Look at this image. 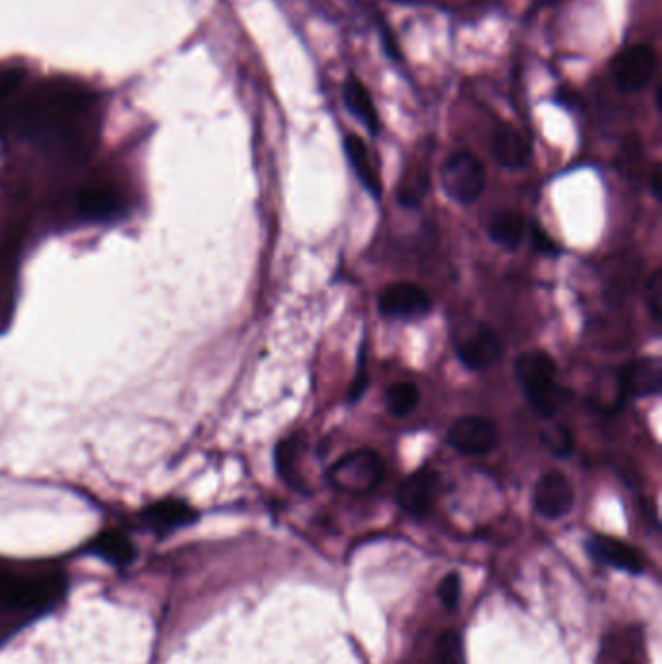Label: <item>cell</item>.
<instances>
[{"mask_svg": "<svg viewBox=\"0 0 662 664\" xmlns=\"http://www.w3.org/2000/svg\"><path fill=\"white\" fill-rule=\"evenodd\" d=\"M12 129L24 132L49 156L79 162L96 140V102L79 86L49 84L17 104Z\"/></svg>", "mask_w": 662, "mask_h": 664, "instance_id": "1", "label": "cell"}, {"mask_svg": "<svg viewBox=\"0 0 662 664\" xmlns=\"http://www.w3.org/2000/svg\"><path fill=\"white\" fill-rule=\"evenodd\" d=\"M64 586L67 581L57 571H0V603L12 610H45L61 598Z\"/></svg>", "mask_w": 662, "mask_h": 664, "instance_id": "2", "label": "cell"}, {"mask_svg": "<svg viewBox=\"0 0 662 664\" xmlns=\"http://www.w3.org/2000/svg\"><path fill=\"white\" fill-rule=\"evenodd\" d=\"M556 369L554 358L542 349H529L515 361V376L529 396L532 408L544 418H552L567 399L566 389L556 384Z\"/></svg>", "mask_w": 662, "mask_h": 664, "instance_id": "3", "label": "cell"}, {"mask_svg": "<svg viewBox=\"0 0 662 664\" xmlns=\"http://www.w3.org/2000/svg\"><path fill=\"white\" fill-rule=\"evenodd\" d=\"M383 461L371 449H359L354 453L344 454L340 461L332 464L329 481L334 488L348 494H367L374 491L379 482L383 481Z\"/></svg>", "mask_w": 662, "mask_h": 664, "instance_id": "4", "label": "cell"}, {"mask_svg": "<svg viewBox=\"0 0 662 664\" xmlns=\"http://www.w3.org/2000/svg\"><path fill=\"white\" fill-rule=\"evenodd\" d=\"M444 189L453 201L471 204L478 201L486 185V167L472 152H454L445 159L441 169Z\"/></svg>", "mask_w": 662, "mask_h": 664, "instance_id": "5", "label": "cell"}, {"mask_svg": "<svg viewBox=\"0 0 662 664\" xmlns=\"http://www.w3.org/2000/svg\"><path fill=\"white\" fill-rule=\"evenodd\" d=\"M657 64L659 57L651 45H631L614 57L612 76L622 92H639L653 79Z\"/></svg>", "mask_w": 662, "mask_h": 664, "instance_id": "6", "label": "cell"}, {"mask_svg": "<svg viewBox=\"0 0 662 664\" xmlns=\"http://www.w3.org/2000/svg\"><path fill=\"white\" fill-rule=\"evenodd\" d=\"M125 206L121 189L107 179H92L74 194V212L87 222H102L119 216Z\"/></svg>", "mask_w": 662, "mask_h": 664, "instance_id": "7", "label": "cell"}, {"mask_svg": "<svg viewBox=\"0 0 662 664\" xmlns=\"http://www.w3.org/2000/svg\"><path fill=\"white\" fill-rule=\"evenodd\" d=\"M447 441L459 453L469 456L489 453L497 443L496 424L482 416H462L451 424L447 431Z\"/></svg>", "mask_w": 662, "mask_h": 664, "instance_id": "8", "label": "cell"}, {"mask_svg": "<svg viewBox=\"0 0 662 664\" xmlns=\"http://www.w3.org/2000/svg\"><path fill=\"white\" fill-rule=\"evenodd\" d=\"M619 394L622 401L657 396L662 391V361L657 356L637 358L619 371Z\"/></svg>", "mask_w": 662, "mask_h": 664, "instance_id": "9", "label": "cell"}, {"mask_svg": "<svg viewBox=\"0 0 662 664\" xmlns=\"http://www.w3.org/2000/svg\"><path fill=\"white\" fill-rule=\"evenodd\" d=\"M432 297L424 288L412 282L391 284L379 296V311L387 317L399 319H418L429 313Z\"/></svg>", "mask_w": 662, "mask_h": 664, "instance_id": "10", "label": "cell"}, {"mask_svg": "<svg viewBox=\"0 0 662 664\" xmlns=\"http://www.w3.org/2000/svg\"><path fill=\"white\" fill-rule=\"evenodd\" d=\"M534 509L546 519L566 517L576 503V491L566 474L559 471L546 472L534 488Z\"/></svg>", "mask_w": 662, "mask_h": 664, "instance_id": "11", "label": "cell"}, {"mask_svg": "<svg viewBox=\"0 0 662 664\" xmlns=\"http://www.w3.org/2000/svg\"><path fill=\"white\" fill-rule=\"evenodd\" d=\"M501 341L486 324H476L457 344V356L469 369H488L501 358Z\"/></svg>", "mask_w": 662, "mask_h": 664, "instance_id": "12", "label": "cell"}, {"mask_svg": "<svg viewBox=\"0 0 662 664\" xmlns=\"http://www.w3.org/2000/svg\"><path fill=\"white\" fill-rule=\"evenodd\" d=\"M439 491V474L432 469L414 472L402 482L397 491L399 506L414 517H424L436 503Z\"/></svg>", "mask_w": 662, "mask_h": 664, "instance_id": "13", "label": "cell"}, {"mask_svg": "<svg viewBox=\"0 0 662 664\" xmlns=\"http://www.w3.org/2000/svg\"><path fill=\"white\" fill-rule=\"evenodd\" d=\"M587 548H589L594 559H599L606 566L628 571V573H641L643 571V556L624 541L604 536V534H596L589 541Z\"/></svg>", "mask_w": 662, "mask_h": 664, "instance_id": "14", "label": "cell"}, {"mask_svg": "<svg viewBox=\"0 0 662 664\" xmlns=\"http://www.w3.org/2000/svg\"><path fill=\"white\" fill-rule=\"evenodd\" d=\"M492 152L499 166L521 169L529 166L532 156L531 140L511 124H501L492 137Z\"/></svg>", "mask_w": 662, "mask_h": 664, "instance_id": "15", "label": "cell"}, {"mask_svg": "<svg viewBox=\"0 0 662 664\" xmlns=\"http://www.w3.org/2000/svg\"><path fill=\"white\" fill-rule=\"evenodd\" d=\"M344 104L348 107L350 114L359 119L367 131L371 134H379L381 122H379L374 99L369 96L367 87L354 74H350L346 84H344Z\"/></svg>", "mask_w": 662, "mask_h": 664, "instance_id": "16", "label": "cell"}, {"mask_svg": "<svg viewBox=\"0 0 662 664\" xmlns=\"http://www.w3.org/2000/svg\"><path fill=\"white\" fill-rule=\"evenodd\" d=\"M344 152H346V156H348L350 166L354 167V171H356L359 183L366 187L367 192H369L371 197L379 199V197H381V191H383V187H381V181H379V177H377L374 164H371V159H369V154H367L364 140L356 137V134H348V137L344 139Z\"/></svg>", "mask_w": 662, "mask_h": 664, "instance_id": "17", "label": "cell"}, {"mask_svg": "<svg viewBox=\"0 0 662 664\" xmlns=\"http://www.w3.org/2000/svg\"><path fill=\"white\" fill-rule=\"evenodd\" d=\"M488 232L492 241H496L497 245L513 251L523 241L524 216L519 210H501L489 222Z\"/></svg>", "mask_w": 662, "mask_h": 664, "instance_id": "18", "label": "cell"}, {"mask_svg": "<svg viewBox=\"0 0 662 664\" xmlns=\"http://www.w3.org/2000/svg\"><path fill=\"white\" fill-rule=\"evenodd\" d=\"M144 519H146V523L156 529H175V526L194 521L197 513L185 501L166 499V501H157L154 506H150L144 511Z\"/></svg>", "mask_w": 662, "mask_h": 664, "instance_id": "19", "label": "cell"}, {"mask_svg": "<svg viewBox=\"0 0 662 664\" xmlns=\"http://www.w3.org/2000/svg\"><path fill=\"white\" fill-rule=\"evenodd\" d=\"M92 550L114 564H129L134 556V548H132L129 536H125L119 531H105V533L97 534L92 542Z\"/></svg>", "mask_w": 662, "mask_h": 664, "instance_id": "20", "label": "cell"}, {"mask_svg": "<svg viewBox=\"0 0 662 664\" xmlns=\"http://www.w3.org/2000/svg\"><path fill=\"white\" fill-rule=\"evenodd\" d=\"M418 387L414 383H409V381L392 384V387H389L387 394H385L387 411L391 412L392 416H397V418L409 416L410 412H414V408L418 406Z\"/></svg>", "mask_w": 662, "mask_h": 664, "instance_id": "21", "label": "cell"}, {"mask_svg": "<svg viewBox=\"0 0 662 664\" xmlns=\"http://www.w3.org/2000/svg\"><path fill=\"white\" fill-rule=\"evenodd\" d=\"M542 446L558 459H564L574 451V436L564 424H554L541 431Z\"/></svg>", "mask_w": 662, "mask_h": 664, "instance_id": "22", "label": "cell"}, {"mask_svg": "<svg viewBox=\"0 0 662 664\" xmlns=\"http://www.w3.org/2000/svg\"><path fill=\"white\" fill-rule=\"evenodd\" d=\"M297 454H299L297 437H286L276 447V469L284 481H296Z\"/></svg>", "mask_w": 662, "mask_h": 664, "instance_id": "23", "label": "cell"}, {"mask_svg": "<svg viewBox=\"0 0 662 664\" xmlns=\"http://www.w3.org/2000/svg\"><path fill=\"white\" fill-rule=\"evenodd\" d=\"M437 664H464L462 641L453 629L444 631L439 636V641H437Z\"/></svg>", "mask_w": 662, "mask_h": 664, "instance_id": "24", "label": "cell"}, {"mask_svg": "<svg viewBox=\"0 0 662 664\" xmlns=\"http://www.w3.org/2000/svg\"><path fill=\"white\" fill-rule=\"evenodd\" d=\"M646 304L649 313L659 323L662 319V269H657L647 278Z\"/></svg>", "mask_w": 662, "mask_h": 664, "instance_id": "25", "label": "cell"}, {"mask_svg": "<svg viewBox=\"0 0 662 664\" xmlns=\"http://www.w3.org/2000/svg\"><path fill=\"white\" fill-rule=\"evenodd\" d=\"M437 596L444 604L445 608H451L453 610L459 598H461V577L457 573H449L441 579V583L437 586Z\"/></svg>", "mask_w": 662, "mask_h": 664, "instance_id": "26", "label": "cell"}, {"mask_svg": "<svg viewBox=\"0 0 662 664\" xmlns=\"http://www.w3.org/2000/svg\"><path fill=\"white\" fill-rule=\"evenodd\" d=\"M532 244L536 247V251L542 254H558V245L554 244V239L542 229L539 224L532 226Z\"/></svg>", "mask_w": 662, "mask_h": 664, "instance_id": "27", "label": "cell"}, {"mask_svg": "<svg viewBox=\"0 0 662 664\" xmlns=\"http://www.w3.org/2000/svg\"><path fill=\"white\" fill-rule=\"evenodd\" d=\"M367 389V376L366 371H364V361H359V369H357L356 379H354V383L350 387L348 391V401L356 402L362 393Z\"/></svg>", "mask_w": 662, "mask_h": 664, "instance_id": "28", "label": "cell"}, {"mask_svg": "<svg viewBox=\"0 0 662 664\" xmlns=\"http://www.w3.org/2000/svg\"><path fill=\"white\" fill-rule=\"evenodd\" d=\"M651 191H653L654 199L661 201L662 197V166L661 164H654L653 171H651Z\"/></svg>", "mask_w": 662, "mask_h": 664, "instance_id": "29", "label": "cell"}]
</instances>
